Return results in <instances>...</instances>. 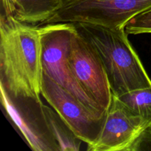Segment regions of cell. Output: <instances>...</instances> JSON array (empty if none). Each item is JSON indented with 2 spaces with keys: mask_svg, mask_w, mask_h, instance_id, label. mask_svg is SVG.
Here are the masks:
<instances>
[{
  "mask_svg": "<svg viewBox=\"0 0 151 151\" xmlns=\"http://www.w3.org/2000/svg\"><path fill=\"white\" fill-rule=\"evenodd\" d=\"M0 88L12 95L40 97L43 79L41 27L1 10Z\"/></svg>",
  "mask_w": 151,
  "mask_h": 151,
  "instance_id": "cell-1",
  "label": "cell"
},
{
  "mask_svg": "<svg viewBox=\"0 0 151 151\" xmlns=\"http://www.w3.org/2000/svg\"><path fill=\"white\" fill-rule=\"evenodd\" d=\"M91 42L103 63L114 96L151 87V80L128 40L125 27L73 23Z\"/></svg>",
  "mask_w": 151,
  "mask_h": 151,
  "instance_id": "cell-2",
  "label": "cell"
},
{
  "mask_svg": "<svg viewBox=\"0 0 151 151\" xmlns=\"http://www.w3.org/2000/svg\"><path fill=\"white\" fill-rule=\"evenodd\" d=\"M42 41L43 73L76 97L91 111L106 116L97 103L85 92L74 76L69 62L73 23H53L39 26Z\"/></svg>",
  "mask_w": 151,
  "mask_h": 151,
  "instance_id": "cell-3",
  "label": "cell"
},
{
  "mask_svg": "<svg viewBox=\"0 0 151 151\" xmlns=\"http://www.w3.org/2000/svg\"><path fill=\"white\" fill-rule=\"evenodd\" d=\"M150 9L151 0H63L46 24L88 22L120 28Z\"/></svg>",
  "mask_w": 151,
  "mask_h": 151,
  "instance_id": "cell-4",
  "label": "cell"
},
{
  "mask_svg": "<svg viewBox=\"0 0 151 151\" xmlns=\"http://www.w3.org/2000/svg\"><path fill=\"white\" fill-rule=\"evenodd\" d=\"M73 25L69 52L72 73L88 97L107 112L113 94L106 69L95 48Z\"/></svg>",
  "mask_w": 151,
  "mask_h": 151,
  "instance_id": "cell-5",
  "label": "cell"
},
{
  "mask_svg": "<svg viewBox=\"0 0 151 151\" xmlns=\"http://www.w3.org/2000/svg\"><path fill=\"white\" fill-rule=\"evenodd\" d=\"M1 100L7 115L32 150L60 151L49 128L41 97L12 95L1 89Z\"/></svg>",
  "mask_w": 151,
  "mask_h": 151,
  "instance_id": "cell-6",
  "label": "cell"
},
{
  "mask_svg": "<svg viewBox=\"0 0 151 151\" xmlns=\"http://www.w3.org/2000/svg\"><path fill=\"white\" fill-rule=\"evenodd\" d=\"M151 126L113 95L98 137L88 145V151H132L136 143Z\"/></svg>",
  "mask_w": 151,
  "mask_h": 151,
  "instance_id": "cell-7",
  "label": "cell"
},
{
  "mask_svg": "<svg viewBox=\"0 0 151 151\" xmlns=\"http://www.w3.org/2000/svg\"><path fill=\"white\" fill-rule=\"evenodd\" d=\"M41 94L78 138L87 145L95 141L101 131L106 115L100 116L93 113L76 97L44 73Z\"/></svg>",
  "mask_w": 151,
  "mask_h": 151,
  "instance_id": "cell-8",
  "label": "cell"
},
{
  "mask_svg": "<svg viewBox=\"0 0 151 151\" xmlns=\"http://www.w3.org/2000/svg\"><path fill=\"white\" fill-rule=\"evenodd\" d=\"M63 0H1V10L17 20L34 26H42L53 16Z\"/></svg>",
  "mask_w": 151,
  "mask_h": 151,
  "instance_id": "cell-9",
  "label": "cell"
},
{
  "mask_svg": "<svg viewBox=\"0 0 151 151\" xmlns=\"http://www.w3.org/2000/svg\"><path fill=\"white\" fill-rule=\"evenodd\" d=\"M44 114L49 128L58 144L60 151H78L82 140L64 122L53 108L44 105Z\"/></svg>",
  "mask_w": 151,
  "mask_h": 151,
  "instance_id": "cell-10",
  "label": "cell"
},
{
  "mask_svg": "<svg viewBox=\"0 0 151 151\" xmlns=\"http://www.w3.org/2000/svg\"><path fill=\"white\" fill-rule=\"evenodd\" d=\"M116 97L151 125V87L134 90Z\"/></svg>",
  "mask_w": 151,
  "mask_h": 151,
  "instance_id": "cell-11",
  "label": "cell"
},
{
  "mask_svg": "<svg viewBox=\"0 0 151 151\" xmlns=\"http://www.w3.org/2000/svg\"><path fill=\"white\" fill-rule=\"evenodd\" d=\"M124 27L128 35L151 33V9L130 19Z\"/></svg>",
  "mask_w": 151,
  "mask_h": 151,
  "instance_id": "cell-12",
  "label": "cell"
},
{
  "mask_svg": "<svg viewBox=\"0 0 151 151\" xmlns=\"http://www.w3.org/2000/svg\"><path fill=\"white\" fill-rule=\"evenodd\" d=\"M151 150V126L146 130L132 149V150Z\"/></svg>",
  "mask_w": 151,
  "mask_h": 151,
  "instance_id": "cell-13",
  "label": "cell"
}]
</instances>
